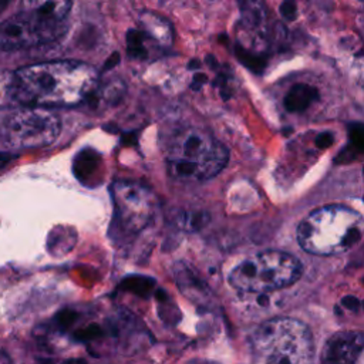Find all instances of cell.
Instances as JSON below:
<instances>
[{
  "mask_svg": "<svg viewBox=\"0 0 364 364\" xmlns=\"http://www.w3.org/2000/svg\"><path fill=\"white\" fill-rule=\"evenodd\" d=\"M301 276L300 262L290 253L266 250L240 262L229 274L239 291L266 293L293 284Z\"/></svg>",
  "mask_w": 364,
  "mask_h": 364,
  "instance_id": "6",
  "label": "cell"
},
{
  "mask_svg": "<svg viewBox=\"0 0 364 364\" xmlns=\"http://www.w3.org/2000/svg\"><path fill=\"white\" fill-rule=\"evenodd\" d=\"M363 232L364 219L358 212L343 205H327L299 223L297 240L309 253L330 256L353 249Z\"/></svg>",
  "mask_w": 364,
  "mask_h": 364,
  "instance_id": "2",
  "label": "cell"
},
{
  "mask_svg": "<svg viewBox=\"0 0 364 364\" xmlns=\"http://www.w3.org/2000/svg\"><path fill=\"white\" fill-rule=\"evenodd\" d=\"M240 23L246 30H260L266 23V10L262 3L246 1L240 4Z\"/></svg>",
  "mask_w": 364,
  "mask_h": 364,
  "instance_id": "11",
  "label": "cell"
},
{
  "mask_svg": "<svg viewBox=\"0 0 364 364\" xmlns=\"http://www.w3.org/2000/svg\"><path fill=\"white\" fill-rule=\"evenodd\" d=\"M364 348V333L338 331L331 336L321 353V364H355Z\"/></svg>",
  "mask_w": 364,
  "mask_h": 364,
  "instance_id": "9",
  "label": "cell"
},
{
  "mask_svg": "<svg viewBox=\"0 0 364 364\" xmlns=\"http://www.w3.org/2000/svg\"><path fill=\"white\" fill-rule=\"evenodd\" d=\"M255 364H314L309 327L289 317H276L257 327L252 337Z\"/></svg>",
  "mask_w": 364,
  "mask_h": 364,
  "instance_id": "5",
  "label": "cell"
},
{
  "mask_svg": "<svg viewBox=\"0 0 364 364\" xmlns=\"http://www.w3.org/2000/svg\"><path fill=\"white\" fill-rule=\"evenodd\" d=\"M67 364H85L82 360H74V361H68Z\"/></svg>",
  "mask_w": 364,
  "mask_h": 364,
  "instance_id": "19",
  "label": "cell"
},
{
  "mask_svg": "<svg viewBox=\"0 0 364 364\" xmlns=\"http://www.w3.org/2000/svg\"><path fill=\"white\" fill-rule=\"evenodd\" d=\"M228 159L226 146L196 127L178 129L165 149L169 173L185 181L210 179L226 166Z\"/></svg>",
  "mask_w": 364,
  "mask_h": 364,
  "instance_id": "3",
  "label": "cell"
},
{
  "mask_svg": "<svg viewBox=\"0 0 364 364\" xmlns=\"http://www.w3.org/2000/svg\"><path fill=\"white\" fill-rule=\"evenodd\" d=\"M0 364H10V358L1 350H0Z\"/></svg>",
  "mask_w": 364,
  "mask_h": 364,
  "instance_id": "18",
  "label": "cell"
},
{
  "mask_svg": "<svg viewBox=\"0 0 364 364\" xmlns=\"http://www.w3.org/2000/svg\"><path fill=\"white\" fill-rule=\"evenodd\" d=\"M280 14L284 20L287 21H293L297 16V7L293 1H283L280 4Z\"/></svg>",
  "mask_w": 364,
  "mask_h": 364,
  "instance_id": "15",
  "label": "cell"
},
{
  "mask_svg": "<svg viewBox=\"0 0 364 364\" xmlns=\"http://www.w3.org/2000/svg\"><path fill=\"white\" fill-rule=\"evenodd\" d=\"M333 141H334V135L331 132H321L316 138V145L318 148H327L333 144Z\"/></svg>",
  "mask_w": 364,
  "mask_h": 364,
  "instance_id": "16",
  "label": "cell"
},
{
  "mask_svg": "<svg viewBox=\"0 0 364 364\" xmlns=\"http://www.w3.org/2000/svg\"><path fill=\"white\" fill-rule=\"evenodd\" d=\"M18 104L28 107H73L97 88V70L81 61H46L16 71Z\"/></svg>",
  "mask_w": 364,
  "mask_h": 364,
  "instance_id": "1",
  "label": "cell"
},
{
  "mask_svg": "<svg viewBox=\"0 0 364 364\" xmlns=\"http://www.w3.org/2000/svg\"><path fill=\"white\" fill-rule=\"evenodd\" d=\"M348 136L353 148L364 154V124H351L348 128Z\"/></svg>",
  "mask_w": 364,
  "mask_h": 364,
  "instance_id": "14",
  "label": "cell"
},
{
  "mask_svg": "<svg viewBox=\"0 0 364 364\" xmlns=\"http://www.w3.org/2000/svg\"><path fill=\"white\" fill-rule=\"evenodd\" d=\"M18 104L16 71L0 70V109Z\"/></svg>",
  "mask_w": 364,
  "mask_h": 364,
  "instance_id": "12",
  "label": "cell"
},
{
  "mask_svg": "<svg viewBox=\"0 0 364 364\" xmlns=\"http://www.w3.org/2000/svg\"><path fill=\"white\" fill-rule=\"evenodd\" d=\"M4 6H6V3H1V1H0V11L3 10V7H4Z\"/></svg>",
  "mask_w": 364,
  "mask_h": 364,
  "instance_id": "20",
  "label": "cell"
},
{
  "mask_svg": "<svg viewBox=\"0 0 364 364\" xmlns=\"http://www.w3.org/2000/svg\"><path fill=\"white\" fill-rule=\"evenodd\" d=\"M318 90L306 82L294 84L284 95L283 104L289 112H303L318 100Z\"/></svg>",
  "mask_w": 364,
  "mask_h": 364,
  "instance_id": "10",
  "label": "cell"
},
{
  "mask_svg": "<svg viewBox=\"0 0 364 364\" xmlns=\"http://www.w3.org/2000/svg\"><path fill=\"white\" fill-rule=\"evenodd\" d=\"M363 304H364V303H363Z\"/></svg>",
  "mask_w": 364,
  "mask_h": 364,
  "instance_id": "21",
  "label": "cell"
},
{
  "mask_svg": "<svg viewBox=\"0 0 364 364\" xmlns=\"http://www.w3.org/2000/svg\"><path fill=\"white\" fill-rule=\"evenodd\" d=\"M141 21H142V26L148 36L154 37L159 43H166V44L171 43L172 33H171L169 24L165 20H162L161 17H158L155 14L144 13L141 16Z\"/></svg>",
  "mask_w": 364,
  "mask_h": 364,
  "instance_id": "13",
  "label": "cell"
},
{
  "mask_svg": "<svg viewBox=\"0 0 364 364\" xmlns=\"http://www.w3.org/2000/svg\"><path fill=\"white\" fill-rule=\"evenodd\" d=\"M60 131L61 121L50 109L27 107L14 111L1 122L0 139L9 148H43L53 144Z\"/></svg>",
  "mask_w": 364,
  "mask_h": 364,
  "instance_id": "7",
  "label": "cell"
},
{
  "mask_svg": "<svg viewBox=\"0 0 364 364\" xmlns=\"http://www.w3.org/2000/svg\"><path fill=\"white\" fill-rule=\"evenodd\" d=\"M70 1H27L0 23V48L6 51L51 43L67 30Z\"/></svg>",
  "mask_w": 364,
  "mask_h": 364,
  "instance_id": "4",
  "label": "cell"
},
{
  "mask_svg": "<svg viewBox=\"0 0 364 364\" xmlns=\"http://www.w3.org/2000/svg\"><path fill=\"white\" fill-rule=\"evenodd\" d=\"M341 303L344 304V307H347V309H350V310H355L357 307H358V300H357V297H354V296H346L343 300H341Z\"/></svg>",
  "mask_w": 364,
  "mask_h": 364,
  "instance_id": "17",
  "label": "cell"
},
{
  "mask_svg": "<svg viewBox=\"0 0 364 364\" xmlns=\"http://www.w3.org/2000/svg\"><path fill=\"white\" fill-rule=\"evenodd\" d=\"M115 215L128 233L141 232L152 219L155 209L154 193L141 183L121 181L112 185Z\"/></svg>",
  "mask_w": 364,
  "mask_h": 364,
  "instance_id": "8",
  "label": "cell"
}]
</instances>
